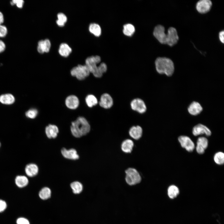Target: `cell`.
<instances>
[{
    "instance_id": "6da1fadb",
    "label": "cell",
    "mask_w": 224,
    "mask_h": 224,
    "mask_svg": "<svg viewBox=\"0 0 224 224\" xmlns=\"http://www.w3.org/2000/svg\"><path fill=\"white\" fill-rule=\"evenodd\" d=\"M153 35L160 43L170 46L175 45L179 40L177 30L172 27L168 29L167 33L166 34L165 27L161 25H158L154 28Z\"/></svg>"
},
{
    "instance_id": "7a4b0ae2",
    "label": "cell",
    "mask_w": 224,
    "mask_h": 224,
    "mask_svg": "<svg viewBox=\"0 0 224 224\" xmlns=\"http://www.w3.org/2000/svg\"><path fill=\"white\" fill-rule=\"evenodd\" d=\"M91 129L89 124L86 118L80 116L72 122L70 127L71 133L74 137L79 138L88 133Z\"/></svg>"
},
{
    "instance_id": "3957f363",
    "label": "cell",
    "mask_w": 224,
    "mask_h": 224,
    "mask_svg": "<svg viewBox=\"0 0 224 224\" xmlns=\"http://www.w3.org/2000/svg\"><path fill=\"white\" fill-rule=\"evenodd\" d=\"M157 72L161 74H165L168 76L172 75L174 71V66L170 59L166 57H158L155 61Z\"/></svg>"
},
{
    "instance_id": "277c9868",
    "label": "cell",
    "mask_w": 224,
    "mask_h": 224,
    "mask_svg": "<svg viewBox=\"0 0 224 224\" xmlns=\"http://www.w3.org/2000/svg\"><path fill=\"white\" fill-rule=\"evenodd\" d=\"M125 181L128 184L130 185H134L141 181V176L136 169L129 168L125 170Z\"/></svg>"
},
{
    "instance_id": "5b68a950",
    "label": "cell",
    "mask_w": 224,
    "mask_h": 224,
    "mask_svg": "<svg viewBox=\"0 0 224 224\" xmlns=\"http://www.w3.org/2000/svg\"><path fill=\"white\" fill-rule=\"evenodd\" d=\"M70 73L72 76L76 77L77 79L82 80L89 76L90 72L85 65L80 64L73 68L71 70Z\"/></svg>"
},
{
    "instance_id": "8992f818",
    "label": "cell",
    "mask_w": 224,
    "mask_h": 224,
    "mask_svg": "<svg viewBox=\"0 0 224 224\" xmlns=\"http://www.w3.org/2000/svg\"><path fill=\"white\" fill-rule=\"evenodd\" d=\"M101 61L100 57L98 55L91 56L86 58L85 60V65L87 67L90 73L92 74L97 68V64Z\"/></svg>"
},
{
    "instance_id": "52a82bcc",
    "label": "cell",
    "mask_w": 224,
    "mask_h": 224,
    "mask_svg": "<svg viewBox=\"0 0 224 224\" xmlns=\"http://www.w3.org/2000/svg\"><path fill=\"white\" fill-rule=\"evenodd\" d=\"M178 140L181 146L188 152H192L194 149V143L189 137L186 136H181L179 137Z\"/></svg>"
},
{
    "instance_id": "ba28073f",
    "label": "cell",
    "mask_w": 224,
    "mask_h": 224,
    "mask_svg": "<svg viewBox=\"0 0 224 224\" xmlns=\"http://www.w3.org/2000/svg\"><path fill=\"white\" fill-rule=\"evenodd\" d=\"M130 106L133 110L141 114L144 113L147 110V107L144 102L140 98L133 100L130 103Z\"/></svg>"
},
{
    "instance_id": "9c48e42d",
    "label": "cell",
    "mask_w": 224,
    "mask_h": 224,
    "mask_svg": "<svg viewBox=\"0 0 224 224\" xmlns=\"http://www.w3.org/2000/svg\"><path fill=\"white\" fill-rule=\"evenodd\" d=\"M212 5V2L209 0H201L198 2L196 8L197 11L201 14L208 12L211 9Z\"/></svg>"
},
{
    "instance_id": "30bf717a",
    "label": "cell",
    "mask_w": 224,
    "mask_h": 224,
    "mask_svg": "<svg viewBox=\"0 0 224 224\" xmlns=\"http://www.w3.org/2000/svg\"><path fill=\"white\" fill-rule=\"evenodd\" d=\"M113 99L110 95L107 93L103 94L101 96L99 102L100 105L106 109L111 108L113 105Z\"/></svg>"
},
{
    "instance_id": "8fae6325",
    "label": "cell",
    "mask_w": 224,
    "mask_h": 224,
    "mask_svg": "<svg viewBox=\"0 0 224 224\" xmlns=\"http://www.w3.org/2000/svg\"><path fill=\"white\" fill-rule=\"evenodd\" d=\"M192 133L195 136L205 134L207 136H209L211 134L210 130L206 126L201 124H198L194 127Z\"/></svg>"
},
{
    "instance_id": "7c38bea8",
    "label": "cell",
    "mask_w": 224,
    "mask_h": 224,
    "mask_svg": "<svg viewBox=\"0 0 224 224\" xmlns=\"http://www.w3.org/2000/svg\"><path fill=\"white\" fill-rule=\"evenodd\" d=\"M208 139L203 137H200L197 139L196 149L197 152L200 154L204 153L205 150L208 147Z\"/></svg>"
},
{
    "instance_id": "4fadbf2b",
    "label": "cell",
    "mask_w": 224,
    "mask_h": 224,
    "mask_svg": "<svg viewBox=\"0 0 224 224\" xmlns=\"http://www.w3.org/2000/svg\"><path fill=\"white\" fill-rule=\"evenodd\" d=\"M61 153L63 156L66 159L76 160L79 158L77 151L74 149H67L65 148H63L61 150Z\"/></svg>"
},
{
    "instance_id": "5bb4252c",
    "label": "cell",
    "mask_w": 224,
    "mask_h": 224,
    "mask_svg": "<svg viewBox=\"0 0 224 224\" xmlns=\"http://www.w3.org/2000/svg\"><path fill=\"white\" fill-rule=\"evenodd\" d=\"M66 106L72 110L77 109L79 106V101L77 97L74 95H71L68 96L65 101Z\"/></svg>"
},
{
    "instance_id": "9a60e30c",
    "label": "cell",
    "mask_w": 224,
    "mask_h": 224,
    "mask_svg": "<svg viewBox=\"0 0 224 224\" xmlns=\"http://www.w3.org/2000/svg\"><path fill=\"white\" fill-rule=\"evenodd\" d=\"M59 130L56 125L49 124L45 128V132L47 137L49 138H54L57 137Z\"/></svg>"
},
{
    "instance_id": "2e32d148",
    "label": "cell",
    "mask_w": 224,
    "mask_h": 224,
    "mask_svg": "<svg viewBox=\"0 0 224 224\" xmlns=\"http://www.w3.org/2000/svg\"><path fill=\"white\" fill-rule=\"evenodd\" d=\"M130 136L135 140H138L142 137V129L140 126L137 125L132 127L129 131Z\"/></svg>"
},
{
    "instance_id": "e0dca14e",
    "label": "cell",
    "mask_w": 224,
    "mask_h": 224,
    "mask_svg": "<svg viewBox=\"0 0 224 224\" xmlns=\"http://www.w3.org/2000/svg\"><path fill=\"white\" fill-rule=\"evenodd\" d=\"M188 110L191 114L196 115L202 112L203 108L199 103L193 101L189 105Z\"/></svg>"
},
{
    "instance_id": "ac0fdd59",
    "label": "cell",
    "mask_w": 224,
    "mask_h": 224,
    "mask_svg": "<svg viewBox=\"0 0 224 224\" xmlns=\"http://www.w3.org/2000/svg\"><path fill=\"white\" fill-rule=\"evenodd\" d=\"M25 170L26 174L28 176L32 177L37 174L39 169L37 166L35 164L30 163L26 165Z\"/></svg>"
},
{
    "instance_id": "d6986e66",
    "label": "cell",
    "mask_w": 224,
    "mask_h": 224,
    "mask_svg": "<svg viewBox=\"0 0 224 224\" xmlns=\"http://www.w3.org/2000/svg\"><path fill=\"white\" fill-rule=\"evenodd\" d=\"M133 146V141L130 139H126L122 142L121 145V149L124 152L130 153L132 151Z\"/></svg>"
},
{
    "instance_id": "ffe728a7",
    "label": "cell",
    "mask_w": 224,
    "mask_h": 224,
    "mask_svg": "<svg viewBox=\"0 0 224 224\" xmlns=\"http://www.w3.org/2000/svg\"><path fill=\"white\" fill-rule=\"evenodd\" d=\"M72 49L67 44L63 43L59 46L58 53L62 56L66 57L68 56L72 52Z\"/></svg>"
},
{
    "instance_id": "44dd1931",
    "label": "cell",
    "mask_w": 224,
    "mask_h": 224,
    "mask_svg": "<svg viewBox=\"0 0 224 224\" xmlns=\"http://www.w3.org/2000/svg\"><path fill=\"white\" fill-rule=\"evenodd\" d=\"M15 101L14 96L10 94H6L0 96V102L5 105L12 104Z\"/></svg>"
},
{
    "instance_id": "7402d4cb",
    "label": "cell",
    "mask_w": 224,
    "mask_h": 224,
    "mask_svg": "<svg viewBox=\"0 0 224 224\" xmlns=\"http://www.w3.org/2000/svg\"><path fill=\"white\" fill-rule=\"evenodd\" d=\"M107 70V66L106 64L102 63L98 66L96 69L93 74L95 77L100 78L102 76L103 74Z\"/></svg>"
},
{
    "instance_id": "603a6c76",
    "label": "cell",
    "mask_w": 224,
    "mask_h": 224,
    "mask_svg": "<svg viewBox=\"0 0 224 224\" xmlns=\"http://www.w3.org/2000/svg\"><path fill=\"white\" fill-rule=\"evenodd\" d=\"M16 184L20 188H22L26 186L28 184V180L25 176L18 175L17 176L15 180Z\"/></svg>"
},
{
    "instance_id": "cb8c5ba5",
    "label": "cell",
    "mask_w": 224,
    "mask_h": 224,
    "mask_svg": "<svg viewBox=\"0 0 224 224\" xmlns=\"http://www.w3.org/2000/svg\"><path fill=\"white\" fill-rule=\"evenodd\" d=\"M89 30L90 32L96 37L99 36L101 34V29L98 24L92 23L89 25Z\"/></svg>"
},
{
    "instance_id": "d4e9b609",
    "label": "cell",
    "mask_w": 224,
    "mask_h": 224,
    "mask_svg": "<svg viewBox=\"0 0 224 224\" xmlns=\"http://www.w3.org/2000/svg\"><path fill=\"white\" fill-rule=\"evenodd\" d=\"M135 31V27L131 24H126L123 26V32L126 36H131L134 34Z\"/></svg>"
},
{
    "instance_id": "484cf974",
    "label": "cell",
    "mask_w": 224,
    "mask_h": 224,
    "mask_svg": "<svg viewBox=\"0 0 224 224\" xmlns=\"http://www.w3.org/2000/svg\"><path fill=\"white\" fill-rule=\"evenodd\" d=\"M167 191L168 195L171 198H175L179 193V189L174 185L170 186L168 189Z\"/></svg>"
},
{
    "instance_id": "4316f807",
    "label": "cell",
    "mask_w": 224,
    "mask_h": 224,
    "mask_svg": "<svg viewBox=\"0 0 224 224\" xmlns=\"http://www.w3.org/2000/svg\"><path fill=\"white\" fill-rule=\"evenodd\" d=\"M70 186L74 194H79L80 193L83 189L82 184L80 182L77 181L72 182L70 184Z\"/></svg>"
},
{
    "instance_id": "83f0119b",
    "label": "cell",
    "mask_w": 224,
    "mask_h": 224,
    "mask_svg": "<svg viewBox=\"0 0 224 224\" xmlns=\"http://www.w3.org/2000/svg\"><path fill=\"white\" fill-rule=\"evenodd\" d=\"M51 195V191L50 189L47 187L43 188L39 192V196L43 200L47 199L50 197Z\"/></svg>"
},
{
    "instance_id": "f1b7e54d",
    "label": "cell",
    "mask_w": 224,
    "mask_h": 224,
    "mask_svg": "<svg viewBox=\"0 0 224 224\" xmlns=\"http://www.w3.org/2000/svg\"><path fill=\"white\" fill-rule=\"evenodd\" d=\"M85 101L87 106L92 107L96 105L98 100L93 95H89L86 98Z\"/></svg>"
},
{
    "instance_id": "f546056e",
    "label": "cell",
    "mask_w": 224,
    "mask_h": 224,
    "mask_svg": "<svg viewBox=\"0 0 224 224\" xmlns=\"http://www.w3.org/2000/svg\"><path fill=\"white\" fill-rule=\"evenodd\" d=\"M58 19L56 22L57 25L60 27H63L67 22V18L66 16L63 13L60 12L57 14Z\"/></svg>"
},
{
    "instance_id": "4dcf8cb0",
    "label": "cell",
    "mask_w": 224,
    "mask_h": 224,
    "mask_svg": "<svg viewBox=\"0 0 224 224\" xmlns=\"http://www.w3.org/2000/svg\"><path fill=\"white\" fill-rule=\"evenodd\" d=\"M214 162L217 164L222 165L224 163V154L221 152L216 153L214 156Z\"/></svg>"
},
{
    "instance_id": "1f68e13d",
    "label": "cell",
    "mask_w": 224,
    "mask_h": 224,
    "mask_svg": "<svg viewBox=\"0 0 224 224\" xmlns=\"http://www.w3.org/2000/svg\"><path fill=\"white\" fill-rule=\"evenodd\" d=\"M38 113V111L36 109H32L29 110L26 112V115L28 118L33 119L36 117Z\"/></svg>"
},
{
    "instance_id": "d6a6232c",
    "label": "cell",
    "mask_w": 224,
    "mask_h": 224,
    "mask_svg": "<svg viewBox=\"0 0 224 224\" xmlns=\"http://www.w3.org/2000/svg\"><path fill=\"white\" fill-rule=\"evenodd\" d=\"M43 45L44 52H48L51 47V43L50 40L48 39H46L43 40Z\"/></svg>"
},
{
    "instance_id": "836d02e7",
    "label": "cell",
    "mask_w": 224,
    "mask_h": 224,
    "mask_svg": "<svg viewBox=\"0 0 224 224\" xmlns=\"http://www.w3.org/2000/svg\"><path fill=\"white\" fill-rule=\"evenodd\" d=\"M7 33V28L4 26L0 25V37L5 36Z\"/></svg>"
},
{
    "instance_id": "e575fe53",
    "label": "cell",
    "mask_w": 224,
    "mask_h": 224,
    "mask_svg": "<svg viewBox=\"0 0 224 224\" xmlns=\"http://www.w3.org/2000/svg\"><path fill=\"white\" fill-rule=\"evenodd\" d=\"M24 3V1L22 0H13L11 2L12 5L16 4V6L19 8L23 7Z\"/></svg>"
},
{
    "instance_id": "d590c367",
    "label": "cell",
    "mask_w": 224,
    "mask_h": 224,
    "mask_svg": "<svg viewBox=\"0 0 224 224\" xmlns=\"http://www.w3.org/2000/svg\"><path fill=\"white\" fill-rule=\"evenodd\" d=\"M37 50L39 53L43 54L44 52L43 45V40H40L38 43Z\"/></svg>"
},
{
    "instance_id": "8d00e7d4",
    "label": "cell",
    "mask_w": 224,
    "mask_h": 224,
    "mask_svg": "<svg viewBox=\"0 0 224 224\" xmlns=\"http://www.w3.org/2000/svg\"><path fill=\"white\" fill-rule=\"evenodd\" d=\"M17 224H30L29 221L24 217L18 218L16 221Z\"/></svg>"
},
{
    "instance_id": "74e56055",
    "label": "cell",
    "mask_w": 224,
    "mask_h": 224,
    "mask_svg": "<svg viewBox=\"0 0 224 224\" xmlns=\"http://www.w3.org/2000/svg\"><path fill=\"white\" fill-rule=\"evenodd\" d=\"M7 204L6 202L1 199H0V212H2L7 208Z\"/></svg>"
},
{
    "instance_id": "f35d334b",
    "label": "cell",
    "mask_w": 224,
    "mask_h": 224,
    "mask_svg": "<svg viewBox=\"0 0 224 224\" xmlns=\"http://www.w3.org/2000/svg\"><path fill=\"white\" fill-rule=\"evenodd\" d=\"M224 31L223 30L220 31L219 33V37L220 41L222 43L224 42Z\"/></svg>"
},
{
    "instance_id": "ab89813d",
    "label": "cell",
    "mask_w": 224,
    "mask_h": 224,
    "mask_svg": "<svg viewBox=\"0 0 224 224\" xmlns=\"http://www.w3.org/2000/svg\"><path fill=\"white\" fill-rule=\"evenodd\" d=\"M6 48V45L5 43L2 40H0V53L3 52Z\"/></svg>"
},
{
    "instance_id": "60d3db41",
    "label": "cell",
    "mask_w": 224,
    "mask_h": 224,
    "mask_svg": "<svg viewBox=\"0 0 224 224\" xmlns=\"http://www.w3.org/2000/svg\"><path fill=\"white\" fill-rule=\"evenodd\" d=\"M4 21V16L2 12H0V25H2Z\"/></svg>"
},
{
    "instance_id": "b9f144b4",
    "label": "cell",
    "mask_w": 224,
    "mask_h": 224,
    "mask_svg": "<svg viewBox=\"0 0 224 224\" xmlns=\"http://www.w3.org/2000/svg\"><path fill=\"white\" fill-rule=\"evenodd\" d=\"M0 146H1V143L0 142Z\"/></svg>"
}]
</instances>
